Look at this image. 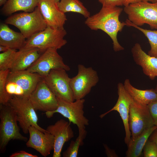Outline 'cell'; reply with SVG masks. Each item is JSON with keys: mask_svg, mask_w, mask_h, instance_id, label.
Here are the masks:
<instances>
[{"mask_svg": "<svg viewBox=\"0 0 157 157\" xmlns=\"http://www.w3.org/2000/svg\"><path fill=\"white\" fill-rule=\"evenodd\" d=\"M78 73L71 78L70 85L75 100L84 99L99 81L97 72L91 67L78 65Z\"/></svg>", "mask_w": 157, "mask_h": 157, "instance_id": "9", "label": "cell"}, {"mask_svg": "<svg viewBox=\"0 0 157 157\" xmlns=\"http://www.w3.org/2000/svg\"><path fill=\"white\" fill-rule=\"evenodd\" d=\"M5 22L18 28L27 39L43 30L47 26L38 6L31 12L12 15L6 19Z\"/></svg>", "mask_w": 157, "mask_h": 157, "instance_id": "2", "label": "cell"}, {"mask_svg": "<svg viewBox=\"0 0 157 157\" xmlns=\"http://www.w3.org/2000/svg\"><path fill=\"white\" fill-rule=\"evenodd\" d=\"M67 34L64 28H56L47 26L43 30L27 39L24 47L37 48L42 53L49 48L59 49L67 43L64 39Z\"/></svg>", "mask_w": 157, "mask_h": 157, "instance_id": "5", "label": "cell"}, {"mask_svg": "<svg viewBox=\"0 0 157 157\" xmlns=\"http://www.w3.org/2000/svg\"><path fill=\"white\" fill-rule=\"evenodd\" d=\"M64 69H55L43 78L57 98L69 102L75 100L70 85L71 78Z\"/></svg>", "mask_w": 157, "mask_h": 157, "instance_id": "10", "label": "cell"}, {"mask_svg": "<svg viewBox=\"0 0 157 157\" xmlns=\"http://www.w3.org/2000/svg\"><path fill=\"white\" fill-rule=\"evenodd\" d=\"M104 147L105 149V152L107 156L109 157H118L115 151L110 149L107 144H104Z\"/></svg>", "mask_w": 157, "mask_h": 157, "instance_id": "33", "label": "cell"}, {"mask_svg": "<svg viewBox=\"0 0 157 157\" xmlns=\"http://www.w3.org/2000/svg\"><path fill=\"white\" fill-rule=\"evenodd\" d=\"M143 150L144 157H157V145L152 141H147Z\"/></svg>", "mask_w": 157, "mask_h": 157, "instance_id": "29", "label": "cell"}, {"mask_svg": "<svg viewBox=\"0 0 157 157\" xmlns=\"http://www.w3.org/2000/svg\"><path fill=\"white\" fill-rule=\"evenodd\" d=\"M154 90L157 93V85H156L155 89Z\"/></svg>", "mask_w": 157, "mask_h": 157, "instance_id": "40", "label": "cell"}, {"mask_svg": "<svg viewBox=\"0 0 157 157\" xmlns=\"http://www.w3.org/2000/svg\"><path fill=\"white\" fill-rule=\"evenodd\" d=\"M9 48L6 47L2 45H0V52H4L8 50Z\"/></svg>", "mask_w": 157, "mask_h": 157, "instance_id": "36", "label": "cell"}, {"mask_svg": "<svg viewBox=\"0 0 157 157\" xmlns=\"http://www.w3.org/2000/svg\"><path fill=\"white\" fill-rule=\"evenodd\" d=\"M149 140L155 142L157 145V128L152 133L149 137Z\"/></svg>", "mask_w": 157, "mask_h": 157, "instance_id": "35", "label": "cell"}, {"mask_svg": "<svg viewBox=\"0 0 157 157\" xmlns=\"http://www.w3.org/2000/svg\"><path fill=\"white\" fill-rule=\"evenodd\" d=\"M10 71V69L0 70V104H7L13 96L7 92L6 88L7 78Z\"/></svg>", "mask_w": 157, "mask_h": 157, "instance_id": "27", "label": "cell"}, {"mask_svg": "<svg viewBox=\"0 0 157 157\" xmlns=\"http://www.w3.org/2000/svg\"><path fill=\"white\" fill-rule=\"evenodd\" d=\"M126 26L134 27L142 32L148 39L150 49L148 54L157 57V30H151L144 29L132 23L128 19L126 21Z\"/></svg>", "mask_w": 157, "mask_h": 157, "instance_id": "25", "label": "cell"}, {"mask_svg": "<svg viewBox=\"0 0 157 157\" xmlns=\"http://www.w3.org/2000/svg\"><path fill=\"white\" fill-rule=\"evenodd\" d=\"M143 1H147L151 2L152 0H123V6L126 7L129 5Z\"/></svg>", "mask_w": 157, "mask_h": 157, "instance_id": "34", "label": "cell"}, {"mask_svg": "<svg viewBox=\"0 0 157 157\" xmlns=\"http://www.w3.org/2000/svg\"><path fill=\"white\" fill-rule=\"evenodd\" d=\"M123 10L118 6H102L98 13L87 18L85 22L90 29L101 30L106 33L112 39L113 49L115 52L124 49L117 38L118 32H121L126 26L125 22H122L119 20Z\"/></svg>", "mask_w": 157, "mask_h": 157, "instance_id": "1", "label": "cell"}, {"mask_svg": "<svg viewBox=\"0 0 157 157\" xmlns=\"http://www.w3.org/2000/svg\"><path fill=\"white\" fill-rule=\"evenodd\" d=\"M10 157H38L37 155H33L24 151H20L13 153L10 156Z\"/></svg>", "mask_w": 157, "mask_h": 157, "instance_id": "32", "label": "cell"}, {"mask_svg": "<svg viewBox=\"0 0 157 157\" xmlns=\"http://www.w3.org/2000/svg\"><path fill=\"white\" fill-rule=\"evenodd\" d=\"M57 4L59 10L64 13H77L86 18L90 16V12L79 0H60Z\"/></svg>", "mask_w": 157, "mask_h": 157, "instance_id": "24", "label": "cell"}, {"mask_svg": "<svg viewBox=\"0 0 157 157\" xmlns=\"http://www.w3.org/2000/svg\"><path fill=\"white\" fill-rule=\"evenodd\" d=\"M57 98V109L52 111L45 112L47 117L50 118L54 113H58L67 118L70 123L76 125L78 131L85 129L86 126L89 124V120L84 115L85 100L83 99L69 102Z\"/></svg>", "mask_w": 157, "mask_h": 157, "instance_id": "8", "label": "cell"}, {"mask_svg": "<svg viewBox=\"0 0 157 157\" xmlns=\"http://www.w3.org/2000/svg\"><path fill=\"white\" fill-rule=\"evenodd\" d=\"M147 107L154 124L157 127V100L149 104Z\"/></svg>", "mask_w": 157, "mask_h": 157, "instance_id": "30", "label": "cell"}, {"mask_svg": "<svg viewBox=\"0 0 157 157\" xmlns=\"http://www.w3.org/2000/svg\"><path fill=\"white\" fill-rule=\"evenodd\" d=\"M123 84L125 90L133 99L140 103L148 105L157 100V93L154 89H138L131 85L128 79L125 80Z\"/></svg>", "mask_w": 157, "mask_h": 157, "instance_id": "21", "label": "cell"}, {"mask_svg": "<svg viewBox=\"0 0 157 157\" xmlns=\"http://www.w3.org/2000/svg\"><path fill=\"white\" fill-rule=\"evenodd\" d=\"M157 1V0H152L151 2L155 3Z\"/></svg>", "mask_w": 157, "mask_h": 157, "instance_id": "39", "label": "cell"}, {"mask_svg": "<svg viewBox=\"0 0 157 157\" xmlns=\"http://www.w3.org/2000/svg\"><path fill=\"white\" fill-rule=\"evenodd\" d=\"M117 88L118 98L116 104L111 109L101 115L99 117L102 118L113 111L119 113L124 124L125 132L124 141L127 146L131 139L129 119L130 106L133 98L125 90L122 83H118Z\"/></svg>", "mask_w": 157, "mask_h": 157, "instance_id": "14", "label": "cell"}, {"mask_svg": "<svg viewBox=\"0 0 157 157\" xmlns=\"http://www.w3.org/2000/svg\"><path fill=\"white\" fill-rule=\"evenodd\" d=\"M87 134L85 129L78 131V135L75 140H72L67 149L63 153V157H77L80 146L83 145V140Z\"/></svg>", "mask_w": 157, "mask_h": 157, "instance_id": "26", "label": "cell"}, {"mask_svg": "<svg viewBox=\"0 0 157 157\" xmlns=\"http://www.w3.org/2000/svg\"><path fill=\"white\" fill-rule=\"evenodd\" d=\"M124 12L128 19L135 25L140 26L145 24L152 29H157V1L155 3L143 1L124 7Z\"/></svg>", "mask_w": 157, "mask_h": 157, "instance_id": "7", "label": "cell"}, {"mask_svg": "<svg viewBox=\"0 0 157 157\" xmlns=\"http://www.w3.org/2000/svg\"><path fill=\"white\" fill-rule=\"evenodd\" d=\"M46 130L52 134L54 138V146L53 157H60L63 145L74 136V132L70 122L61 119L53 124L48 126Z\"/></svg>", "mask_w": 157, "mask_h": 157, "instance_id": "15", "label": "cell"}, {"mask_svg": "<svg viewBox=\"0 0 157 157\" xmlns=\"http://www.w3.org/2000/svg\"><path fill=\"white\" fill-rule=\"evenodd\" d=\"M43 78L27 70L10 71L6 81V91L12 96L28 97Z\"/></svg>", "mask_w": 157, "mask_h": 157, "instance_id": "3", "label": "cell"}, {"mask_svg": "<svg viewBox=\"0 0 157 157\" xmlns=\"http://www.w3.org/2000/svg\"><path fill=\"white\" fill-rule=\"evenodd\" d=\"M26 38L20 32H16L10 28L5 23L0 25V45L9 49L19 50L24 48Z\"/></svg>", "mask_w": 157, "mask_h": 157, "instance_id": "20", "label": "cell"}, {"mask_svg": "<svg viewBox=\"0 0 157 157\" xmlns=\"http://www.w3.org/2000/svg\"><path fill=\"white\" fill-rule=\"evenodd\" d=\"M157 128L154 125L144 131L133 140H131L127 145L126 154L127 157H139L141 156L143 148L153 131Z\"/></svg>", "mask_w": 157, "mask_h": 157, "instance_id": "23", "label": "cell"}, {"mask_svg": "<svg viewBox=\"0 0 157 157\" xmlns=\"http://www.w3.org/2000/svg\"><path fill=\"white\" fill-rule=\"evenodd\" d=\"M16 50L9 49L0 54V70L10 69Z\"/></svg>", "mask_w": 157, "mask_h": 157, "instance_id": "28", "label": "cell"}, {"mask_svg": "<svg viewBox=\"0 0 157 157\" xmlns=\"http://www.w3.org/2000/svg\"><path fill=\"white\" fill-rule=\"evenodd\" d=\"M8 104L14 110L17 121L24 133H28L29 128L31 126L43 132L48 131L38 124V117L36 110L28 97L13 96Z\"/></svg>", "mask_w": 157, "mask_h": 157, "instance_id": "6", "label": "cell"}, {"mask_svg": "<svg viewBox=\"0 0 157 157\" xmlns=\"http://www.w3.org/2000/svg\"><path fill=\"white\" fill-rule=\"evenodd\" d=\"M57 4L59 2L60 0H53Z\"/></svg>", "mask_w": 157, "mask_h": 157, "instance_id": "38", "label": "cell"}, {"mask_svg": "<svg viewBox=\"0 0 157 157\" xmlns=\"http://www.w3.org/2000/svg\"><path fill=\"white\" fill-rule=\"evenodd\" d=\"M129 124L131 140L135 139L146 130L154 126L147 105L132 99L130 108Z\"/></svg>", "mask_w": 157, "mask_h": 157, "instance_id": "11", "label": "cell"}, {"mask_svg": "<svg viewBox=\"0 0 157 157\" xmlns=\"http://www.w3.org/2000/svg\"><path fill=\"white\" fill-rule=\"evenodd\" d=\"M0 150L4 152L11 140L26 141L28 138L20 133L16 113L8 104L0 105Z\"/></svg>", "mask_w": 157, "mask_h": 157, "instance_id": "4", "label": "cell"}, {"mask_svg": "<svg viewBox=\"0 0 157 157\" xmlns=\"http://www.w3.org/2000/svg\"><path fill=\"white\" fill-rule=\"evenodd\" d=\"M57 50L54 48L47 49L26 70L31 72L37 73L43 78L47 75L52 69H62L66 71L69 70V67L64 63Z\"/></svg>", "mask_w": 157, "mask_h": 157, "instance_id": "12", "label": "cell"}, {"mask_svg": "<svg viewBox=\"0 0 157 157\" xmlns=\"http://www.w3.org/2000/svg\"><path fill=\"white\" fill-rule=\"evenodd\" d=\"M38 6L47 26L56 28H64L67 17L53 0H38Z\"/></svg>", "mask_w": 157, "mask_h": 157, "instance_id": "17", "label": "cell"}, {"mask_svg": "<svg viewBox=\"0 0 157 157\" xmlns=\"http://www.w3.org/2000/svg\"><path fill=\"white\" fill-rule=\"evenodd\" d=\"M38 0H8L1 9L6 15H11L19 11L31 12L38 6Z\"/></svg>", "mask_w": 157, "mask_h": 157, "instance_id": "22", "label": "cell"}, {"mask_svg": "<svg viewBox=\"0 0 157 157\" xmlns=\"http://www.w3.org/2000/svg\"><path fill=\"white\" fill-rule=\"evenodd\" d=\"M40 49L35 47H24L17 51L10 69V71L26 70L40 56Z\"/></svg>", "mask_w": 157, "mask_h": 157, "instance_id": "19", "label": "cell"}, {"mask_svg": "<svg viewBox=\"0 0 157 157\" xmlns=\"http://www.w3.org/2000/svg\"><path fill=\"white\" fill-rule=\"evenodd\" d=\"M131 52L135 62L141 67L146 75L151 80L157 77V57L146 53L138 43L133 46Z\"/></svg>", "mask_w": 157, "mask_h": 157, "instance_id": "18", "label": "cell"}, {"mask_svg": "<svg viewBox=\"0 0 157 157\" xmlns=\"http://www.w3.org/2000/svg\"><path fill=\"white\" fill-rule=\"evenodd\" d=\"M6 1L7 0H0V6L4 5Z\"/></svg>", "mask_w": 157, "mask_h": 157, "instance_id": "37", "label": "cell"}, {"mask_svg": "<svg viewBox=\"0 0 157 157\" xmlns=\"http://www.w3.org/2000/svg\"><path fill=\"white\" fill-rule=\"evenodd\" d=\"M28 133L29 138L26 143L27 147L34 149L43 156H48L53 150V135L48 131L43 132L33 126L29 127Z\"/></svg>", "mask_w": 157, "mask_h": 157, "instance_id": "16", "label": "cell"}, {"mask_svg": "<svg viewBox=\"0 0 157 157\" xmlns=\"http://www.w3.org/2000/svg\"><path fill=\"white\" fill-rule=\"evenodd\" d=\"M28 98L35 110L50 112L58 107L57 98L49 88L43 78Z\"/></svg>", "mask_w": 157, "mask_h": 157, "instance_id": "13", "label": "cell"}, {"mask_svg": "<svg viewBox=\"0 0 157 157\" xmlns=\"http://www.w3.org/2000/svg\"><path fill=\"white\" fill-rule=\"evenodd\" d=\"M103 6H123V0H98Z\"/></svg>", "mask_w": 157, "mask_h": 157, "instance_id": "31", "label": "cell"}]
</instances>
